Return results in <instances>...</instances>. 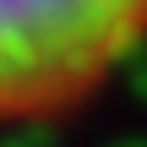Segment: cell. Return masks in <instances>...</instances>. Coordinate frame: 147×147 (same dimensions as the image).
<instances>
[{
    "instance_id": "cell-1",
    "label": "cell",
    "mask_w": 147,
    "mask_h": 147,
    "mask_svg": "<svg viewBox=\"0 0 147 147\" xmlns=\"http://www.w3.org/2000/svg\"><path fill=\"white\" fill-rule=\"evenodd\" d=\"M147 49V0H0V120H55Z\"/></svg>"
}]
</instances>
